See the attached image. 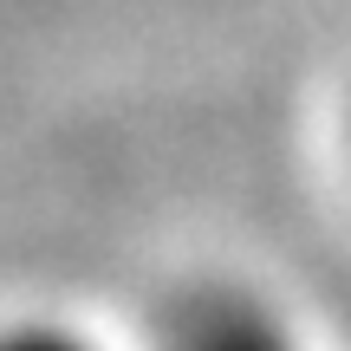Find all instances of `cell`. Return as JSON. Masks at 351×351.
<instances>
[{
  "mask_svg": "<svg viewBox=\"0 0 351 351\" xmlns=\"http://www.w3.org/2000/svg\"><path fill=\"white\" fill-rule=\"evenodd\" d=\"M345 163H351V98H345Z\"/></svg>",
  "mask_w": 351,
  "mask_h": 351,
  "instance_id": "3957f363",
  "label": "cell"
},
{
  "mask_svg": "<svg viewBox=\"0 0 351 351\" xmlns=\"http://www.w3.org/2000/svg\"><path fill=\"white\" fill-rule=\"evenodd\" d=\"M0 351H111L98 332H85L78 319H46V313H26L0 326Z\"/></svg>",
  "mask_w": 351,
  "mask_h": 351,
  "instance_id": "7a4b0ae2",
  "label": "cell"
},
{
  "mask_svg": "<svg viewBox=\"0 0 351 351\" xmlns=\"http://www.w3.org/2000/svg\"><path fill=\"white\" fill-rule=\"evenodd\" d=\"M156 351H306V339L267 293L215 280V287H189L163 313Z\"/></svg>",
  "mask_w": 351,
  "mask_h": 351,
  "instance_id": "6da1fadb",
  "label": "cell"
}]
</instances>
